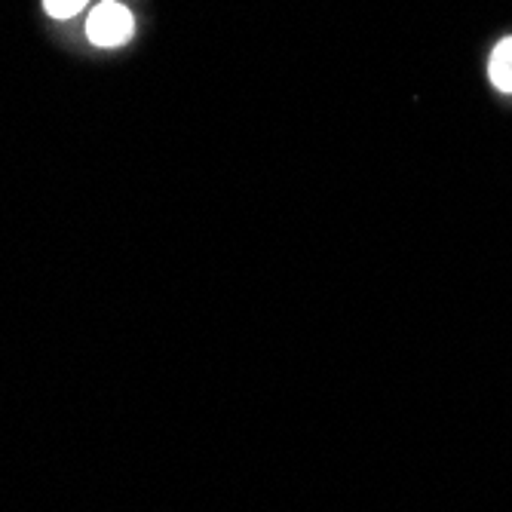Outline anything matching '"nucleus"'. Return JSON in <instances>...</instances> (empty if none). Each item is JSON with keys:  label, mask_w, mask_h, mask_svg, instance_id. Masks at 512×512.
<instances>
[{"label": "nucleus", "mask_w": 512, "mask_h": 512, "mask_svg": "<svg viewBox=\"0 0 512 512\" xmlns=\"http://www.w3.org/2000/svg\"><path fill=\"white\" fill-rule=\"evenodd\" d=\"M132 13L117 4V0H105L96 10L89 13V22H86V34L96 46H105V50H114V46H123L129 37H132Z\"/></svg>", "instance_id": "f257e3e1"}, {"label": "nucleus", "mask_w": 512, "mask_h": 512, "mask_svg": "<svg viewBox=\"0 0 512 512\" xmlns=\"http://www.w3.org/2000/svg\"><path fill=\"white\" fill-rule=\"evenodd\" d=\"M491 83L500 92H512V37H503L494 53H491V65H488Z\"/></svg>", "instance_id": "f03ea898"}, {"label": "nucleus", "mask_w": 512, "mask_h": 512, "mask_svg": "<svg viewBox=\"0 0 512 512\" xmlns=\"http://www.w3.org/2000/svg\"><path fill=\"white\" fill-rule=\"evenodd\" d=\"M43 7L53 19H71L86 7V0H43Z\"/></svg>", "instance_id": "7ed1b4c3"}]
</instances>
